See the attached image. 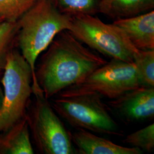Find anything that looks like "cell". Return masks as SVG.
<instances>
[{
    "mask_svg": "<svg viewBox=\"0 0 154 154\" xmlns=\"http://www.w3.org/2000/svg\"><path fill=\"white\" fill-rule=\"evenodd\" d=\"M107 61L65 30L58 33L41 58L35 75L46 99L81 82Z\"/></svg>",
    "mask_w": 154,
    "mask_h": 154,
    "instance_id": "1",
    "label": "cell"
},
{
    "mask_svg": "<svg viewBox=\"0 0 154 154\" xmlns=\"http://www.w3.org/2000/svg\"><path fill=\"white\" fill-rule=\"evenodd\" d=\"M72 16L61 13L53 0H38L17 21L16 42L32 71L33 91L40 89L35 79L36 62L56 35L69 30Z\"/></svg>",
    "mask_w": 154,
    "mask_h": 154,
    "instance_id": "2",
    "label": "cell"
},
{
    "mask_svg": "<svg viewBox=\"0 0 154 154\" xmlns=\"http://www.w3.org/2000/svg\"><path fill=\"white\" fill-rule=\"evenodd\" d=\"M32 71L20 51L13 49L7 58L1 82L4 97L0 109V132L16 125L26 115L33 94Z\"/></svg>",
    "mask_w": 154,
    "mask_h": 154,
    "instance_id": "3",
    "label": "cell"
},
{
    "mask_svg": "<svg viewBox=\"0 0 154 154\" xmlns=\"http://www.w3.org/2000/svg\"><path fill=\"white\" fill-rule=\"evenodd\" d=\"M26 112L29 130L40 154H77L70 131L66 128L42 90L34 91Z\"/></svg>",
    "mask_w": 154,
    "mask_h": 154,
    "instance_id": "4",
    "label": "cell"
},
{
    "mask_svg": "<svg viewBox=\"0 0 154 154\" xmlns=\"http://www.w3.org/2000/svg\"><path fill=\"white\" fill-rule=\"evenodd\" d=\"M51 104L58 115L77 129L112 135H122L109 107L97 94L59 96Z\"/></svg>",
    "mask_w": 154,
    "mask_h": 154,
    "instance_id": "5",
    "label": "cell"
},
{
    "mask_svg": "<svg viewBox=\"0 0 154 154\" xmlns=\"http://www.w3.org/2000/svg\"><path fill=\"white\" fill-rule=\"evenodd\" d=\"M69 31L90 49L111 59L133 63L138 51L120 28L113 23H106L93 15L72 16Z\"/></svg>",
    "mask_w": 154,
    "mask_h": 154,
    "instance_id": "6",
    "label": "cell"
},
{
    "mask_svg": "<svg viewBox=\"0 0 154 154\" xmlns=\"http://www.w3.org/2000/svg\"><path fill=\"white\" fill-rule=\"evenodd\" d=\"M142 86L135 64L111 59L80 82L62 91L59 96L97 94L115 99L127 91Z\"/></svg>",
    "mask_w": 154,
    "mask_h": 154,
    "instance_id": "7",
    "label": "cell"
},
{
    "mask_svg": "<svg viewBox=\"0 0 154 154\" xmlns=\"http://www.w3.org/2000/svg\"><path fill=\"white\" fill-rule=\"evenodd\" d=\"M110 107L127 123L151 119L154 116V88L140 86L109 102Z\"/></svg>",
    "mask_w": 154,
    "mask_h": 154,
    "instance_id": "8",
    "label": "cell"
},
{
    "mask_svg": "<svg viewBox=\"0 0 154 154\" xmlns=\"http://www.w3.org/2000/svg\"><path fill=\"white\" fill-rule=\"evenodd\" d=\"M113 23L126 35L138 50H154V11L115 20Z\"/></svg>",
    "mask_w": 154,
    "mask_h": 154,
    "instance_id": "9",
    "label": "cell"
},
{
    "mask_svg": "<svg viewBox=\"0 0 154 154\" xmlns=\"http://www.w3.org/2000/svg\"><path fill=\"white\" fill-rule=\"evenodd\" d=\"M72 142L81 154H140L142 150L137 147H125L99 137L82 129L70 132Z\"/></svg>",
    "mask_w": 154,
    "mask_h": 154,
    "instance_id": "10",
    "label": "cell"
},
{
    "mask_svg": "<svg viewBox=\"0 0 154 154\" xmlns=\"http://www.w3.org/2000/svg\"><path fill=\"white\" fill-rule=\"evenodd\" d=\"M27 115L16 125L0 132V154H33Z\"/></svg>",
    "mask_w": 154,
    "mask_h": 154,
    "instance_id": "11",
    "label": "cell"
},
{
    "mask_svg": "<svg viewBox=\"0 0 154 154\" xmlns=\"http://www.w3.org/2000/svg\"><path fill=\"white\" fill-rule=\"evenodd\" d=\"M154 8V0H101L99 13L116 20L138 16Z\"/></svg>",
    "mask_w": 154,
    "mask_h": 154,
    "instance_id": "12",
    "label": "cell"
},
{
    "mask_svg": "<svg viewBox=\"0 0 154 154\" xmlns=\"http://www.w3.org/2000/svg\"><path fill=\"white\" fill-rule=\"evenodd\" d=\"M134 63L141 86L154 88V50H138Z\"/></svg>",
    "mask_w": 154,
    "mask_h": 154,
    "instance_id": "13",
    "label": "cell"
},
{
    "mask_svg": "<svg viewBox=\"0 0 154 154\" xmlns=\"http://www.w3.org/2000/svg\"><path fill=\"white\" fill-rule=\"evenodd\" d=\"M18 30L17 21L4 20L0 22V73L4 72L7 58L16 42Z\"/></svg>",
    "mask_w": 154,
    "mask_h": 154,
    "instance_id": "14",
    "label": "cell"
},
{
    "mask_svg": "<svg viewBox=\"0 0 154 154\" xmlns=\"http://www.w3.org/2000/svg\"><path fill=\"white\" fill-rule=\"evenodd\" d=\"M56 7L62 13L75 16L94 15L99 13L101 0H53Z\"/></svg>",
    "mask_w": 154,
    "mask_h": 154,
    "instance_id": "15",
    "label": "cell"
},
{
    "mask_svg": "<svg viewBox=\"0 0 154 154\" xmlns=\"http://www.w3.org/2000/svg\"><path fill=\"white\" fill-rule=\"evenodd\" d=\"M38 0H0V17L17 21Z\"/></svg>",
    "mask_w": 154,
    "mask_h": 154,
    "instance_id": "16",
    "label": "cell"
},
{
    "mask_svg": "<svg viewBox=\"0 0 154 154\" xmlns=\"http://www.w3.org/2000/svg\"><path fill=\"white\" fill-rule=\"evenodd\" d=\"M123 142L149 152L152 151L154 149V123L128 135Z\"/></svg>",
    "mask_w": 154,
    "mask_h": 154,
    "instance_id": "17",
    "label": "cell"
},
{
    "mask_svg": "<svg viewBox=\"0 0 154 154\" xmlns=\"http://www.w3.org/2000/svg\"><path fill=\"white\" fill-rule=\"evenodd\" d=\"M0 74H1V73H0ZM3 97H4V93H3L2 88H1V86L0 85V109L1 107V105H2V103Z\"/></svg>",
    "mask_w": 154,
    "mask_h": 154,
    "instance_id": "18",
    "label": "cell"
},
{
    "mask_svg": "<svg viewBox=\"0 0 154 154\" xmlns=\"http://www.w3.org/2000/svg\"><path fill=\"white\" fill-rule=\"evenodd\" d=\"M4 20H5V19H4L3 17H0V22L3 21H4Z\"/></svg>",
    "mask_w": 154,
    "mask_h": 154,
    "instance_id": "19",
    "label": "cell"
}]
</instances>
